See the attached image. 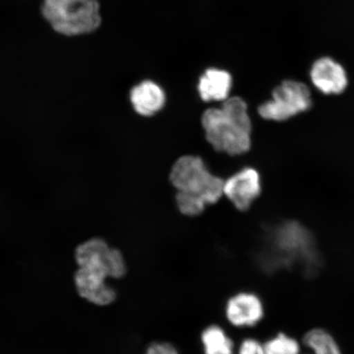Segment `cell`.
Listing matches in <instances>:
<instances>
[{"mask_svg":"<svg viewBox=\"0 0 354 354\" xmlns=\"http://www.w3.org/2000/svg\"><path fill=\"white\" fill-rule=\"evenodd\" d=\"M109 277L104 263L83 266L75 273L74 284L82 299L96 306L106 307L118 298L116 290L107 283Z\"/></svg>","mask_w":354,"mask_h":354,"instance_id":"obj_5","label":"cell"},{"mask_svg":"<svg viewBox=\"0 0 354 354\" xmlns=\"http://www.w3.org/2000/svg\"><path fill=\"white\" fill-rule=\"evenodd\" d=\"M42 13L55 32L68 37L91 34L102 21L98 0H44Z\"/></svg>","mask_w":354,"mask_h":354,"instance_id":"obj_2","label":"cell"},{"mask_svg":"<svg viewBox=\"0 0 354 354\" xmlns=\"http://www.w3.org/2000/svg\"><path fill=\"white\" fill-rule=\"evenodd\" d=\"M201 342L205 354H234V344L218 326H210L203 331Z\"/></svg>","mask_w":354,"mask_h":354,"instance_id":"obj_11","label":"cell"},{"mask_svg":"<svg viewBox=\"0 0 354 354\" xmlns=\"http://www.w3.org/2000/svg\"><path fill=\"white\" fill-rule=\"evenodd\" d=\"M311 91L304 83L285 81L272 92V100L259 106V113L267 120L285 122L312 108Z\"/></svg>","mask_w":354,"mask_h":354,"instance_id":"obj_4","label":"cell"},{"mask_svg":"<svg viewBox=\"0 0 354 354\" xmlns=\"http://www.w3.org/2000/svg\"><path fill=\"white\" fill-rule=\"evenodd\" d=\"M303 343L312 354H342L333 336L324 329L309 330L304 336Z\"/></svg>","mask_w":354,"mask_h":354,"instance_id":"obj_13","label":"cell"},{"mask_svg":"<svg viewBox=\"0 0 354 354\" xmlns=\"http://www.w3.org/2000/svg\"><path fill=\"white\" fill-rule=\"evenodd\" d=\"M232 86V78L227 71L209 68L199 78L198 91L203 101H225L228 99Z\"/></svg>","mask_w":354,"mask_h":354,"instance_id":"obj_10","label":"cell"},{"mask_svg":"<svg viewBox=\"0 0 354 354\" xmlns=\"http://www.w3.org/2000/svg\"><path fill=\"white\" fill-rule=\"evenodd\" d=\"M261 180L259 172L254 168H243L236 174L224 181L223 194L238 210L250 209L257 198L260 196Z\"/></svg>","mask_w":354,"mask_h":354,"instance_id":"obj_6","label":"cell"},{"mask_svg":"<svg viewBox=\"0 0 354 354\" xmlns=\"http://www.w3.org/2000/svg\"><path fill=\"white\" fill-rule=\"evenodd\" d=\"M264 316L262 300L250 292H242L232 296L225 306V317L236 327L254 326Z\"/></svg>","mask_w":354,"mask_h":354,"instance_id":"obj_7","label":"cell"},{"mask_svg":"<svg viewBox=\"0 0 354 354\" xmlns=\"http://www.w3.org/2000/svg\"><path fill=\"white\" fill-rule=\"evenodd\" d=\"M313 86L326 95H340L348 86V77L343 66L330 57H322L313 65L310 73Z\"/></svg>","mask_w":354,"mask_h":354,"instance_id":"obj_8","label":"cell"},{"mask_svg":"<svg viewBox=\"0 0 354 354\" xmlns=\"http://www.w3.org/2000/svg\"><path fill=\"white\" fill-rule=\"evenodd\" d=\"M223 102L221 109H207L203 115L206 138L216 151L245 153L250 149L252 131L247 104L240 97Z\"/></svg>","mask_w":354,"mask_h":354,"instance_id":"obj_1","label":"cell"},{"mask_svg":"<svg viewBox=\"0 0 354 354\" xmlns=\"http://www.w3.org/2000/svg\"><path fill=\"white\" fill-rule=\"evenodd\" d=\"M105 266L110 278L118 280V279L125 277L127 267L125 258L120 250L110 248L109 253L106 256Z\"/></svg>","mask_w":354,"mask_h":354,"instance_id":"obj_16","label":"cell"},{"mask_svg":"<svg viewBox=\"0 0 354 354\" xmlns=\"http://www.w3.org/2000/svg\"><path fill=\"white\" fill-rule=\"evenodd\" d=\"M170 179L178 192L194 194L212 205L223 196L224 181L207 170L197 156L181 157L171 168Z\"/></svg>","mask_w":354,"mask_h":354,"instance_id":"obj_3","label":"cell"},{"mask_svg":"<svg viewBox=\"0 0 354 354\" xmlns=\"http://www.w3.org/2000/svg\"><path fill=\"white\" fill-rule=\"evenodd\" d=\"M239 354H266L264 345L254 339H246L243 340Z\"/></svg>","mask_w":354,"mask_h":354,"instance_id":"obj_17","label":"cell"},{"mask_svg":"<svg viewBox=\"0 0 354 354\" xmlns=\"http://www.w3.org/2000/svg\"><path fill=\"white\" fill-rule=\"evenodd\" d=\"M176 203L181 214L189 216L201 214L207 205L201 198L185 192L177 193Z\"/></svg>","mask_w":354,"mask_h":354,"instance_id":"obj_15","label":"cell"},{"mask_svg":"<svg viewBox=\"0 0 354 354\" xmlns=\"http://www.w3.org/2000/svg\"><path fill=\"white\" fill-rule=\"evenodd\" d=\"M266 354H300V344L295 338L280 333L264 344Z\"/></svg>","mask_w":354,"mask_h":354,"instance_id":"obj_14","label":"cell"},{"mask_svg":"<svg viewBox=\"0 0 354 354\" xmlns=\"http://www.w3.org/2000/svg\"><path fill=\"white\" fill-rule=\"evenodd\" d=\"M110 247L100 238H93L80 245L75 251V259L78 267L105 262Z\"/></svg>","mask_w":354,"mask_h":354,"instance_id":"obj_12","label":"cell"},{"mask_svg":"<svg viewBox=\"0 0 354 354\" xmlns=\"http://www.w3.org/2000/svg\"><path fill=\"white\" fill-rule=\"evenodd\" d=\"M165 91L158 83L144 79L133 86L129 92V102L136 113L151 117L165 107Z\"/></svg>","mask_w":354,"mask_h":354,"instance_id":"obj_9","label":"cell"},{"mask_svg":"<svg viewBox=\"0 0 354 354\" xmlns=\"http://www.w3.org/2000/svg\"><path fill=\"white\" fill-rule=\"evenodd\" d=\"M145 354H180L177 349L168 343H153L146 349Z\"/></svg>","mask_w":354,"mask_h":354,"instance_id":"obj_18","label":"cell"}]
</instances>
